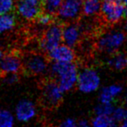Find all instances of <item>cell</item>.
<instances>
[{"mask_svg": "<svg viewBox=\"0 0 127 127\" xmlns=\"http://www.w3.org/2000/svg\"><path fill=\"white\" fill-rule=\"evenodd\" d=\"M50 72L64 93L72 90L77 84L79 72L77 66L73 62H53L50 67Z\"/></svg>", "mask_w": 127, "mask_h": 127, "instance_id": "6da1fadb", "label": "cell"}, {"mask_svg": "<svg viewBox=\"0 0 127 127\" xmlns=\"http://www.w3.org/2000/svg\"><path fill=\"white\" fill-rule=\"evenodd\" d=\"M126 39V32L119 30H113L107 32L100 36L96 42V46L102 52L113 54L123 46Z\"/></svg>", "mask_w": 127, "mask_h": 127, "instance_id": "7a4b0ae2", "label": "cell"}, {"mask_svg": "<svg viewBox=\"0 0 127 127\" xmlns=\"http://www.w3.org/2000/svg\"><path fill=\"white\" fill-rule=\"evenodd\" d=\"M63 42V26L61 23H52L45 30L39 41V48L48 52Z\"/></svg>", "mask_w": 127, "mask_h": 127, "instance_id": "3957f363", "label": "cell"}, {"mask_svg": "<svg viewBox=\"0 0 127 127\" xmlns=\"http://www.w3.org/2000/svg\"><path fill=\"white\" fill-rule=\"evenodd\" d=\"M101 85V77L95 69L87 68L83 69L78 74V89L84 93H90L96 91Z\"/></svg>", "mask_w": 127, "mask_h": 127, "instance_id": "277c9868", "label": "cell"}, {"mask_svg": "<svg viewBox=\"0 0 127 127\" xmlns=\"http://www.w3.org/2000/svg\"><path fill=\"white\" fill-rule=\"evenodd\" d=\"M64 92L56 81H48L43 85L42 101L46 106L55 108L61 103Z\"/></svg>", "mask_w": 127, "mask_h": 127, "instance_id": "5b68a950", "label": "cell"}, {"mask_svg": "<svg viewBox=\"0 0 127 127\" xmlns=\"http://www.w3.org/2000/svg\"><path fill=\"white\" fill-rule=\"evenodd\" d=\"M101 12L109 23H117L125 17V5L118 0H102Z\"/></svg>", "mask_w": 127, "mask_h": 127, "instance_id": "8992f818", "label": "cell"}, {"mask_svg": "<svg viewBox=\"0 0 127 127\" xmlns=\"http://www.w3.org/2000/svg\"><path fill=\"white\" fill-rule=\"evenodd\" d=\"M48 68V61L41 54H29L26 56L23 61V69L30 75H42Z\"/></svg>", "mask_w": 127, "mask_h": 127, "instance_id": "52a82bcc", "label": "cell"}, {"mask_svg": "<svg viewBox=\"0 0 127 127\" xmlns=\"http://www.w3.org/2000/svg\"><path fill=\"white\" fill-rule=\"evenodd\" d=\"M83 0H63L57 13L59 19L62 22H72L80 17L82 13Z\"/></svg>", "mask_w": 127, "mask_h": 127, "instance_id": "ba28073f", "label": "cell"}, {"mask_svg": "<svg viewBox=\"0 0 127 127\" xmlns=\"http://www.w3.org/2000/svg\"><path fill=\"white\" fill-rule=\"evenodd\" d=\"M19 15L26 20H34L43 11L40 0H19L16 5Z\"/></svg>", "mask_w": 127, "mask_h": 127, "instance_id": "9c48e42d", "label": "cell"}, {"mask_svg": "<svg viewBox=\"0 0 127 127\" xmlns=\"http://www.w3.org/2000/svg\"><path fill=\"white\" fill-rule=\"evenodd\" d=\"M49 59L53 62L72 63L76 59L72 48L66 44H60L48 52Z\"/></svg>", "mask_w": 127, "mask_h": 127, "instance_id": "30bf717a", "label": "cell"}, {"mask_svg": "<svg viewBox=\"0 0 127 127\" xmlns=\"http://www.w3.org/2000/svg\"><path fill=\"white\" fill-rule=\"evenodd\" d=\"M36 107L30 100H22L15 108L16 119L20 122H28L36 115Z\"/></svg>", "mask_w": 127, "mask_h": 127, "instance_id": "8fae6325", "label": "cell"}, {"mask_svg": "<svg viewBox=\"0 0 127 127\" xmlns=\"http://www.w3.org/2000/svg\"><path fill=\"white\" fill-rule=\"evenodd\" d=\"M81 29L76 23H69L63 27V42L71 48L78 44L81 38Z\"/></svg>", "mask_w": 127, "mask_h": 127, "instance_id": "7c38bea8", "label": "cell"}, {"mask_svg": "<svg viewBox=\"0 0 127 127\" xmlns=\"http://www.w3.org/2000/svg\"><path fill=\"white\" fill-rule=\"evenodd\" d=\"M22 68L23 63L16 55L4 56V57L0 61V73L2 74L19 73Z\"/></svg>", "mask_w": 127, "mask_h": 127, "instance_id": "4fadbf2b", "label": "cell"}, {"mask_svg": "<svg viewBox=\"0 0 127 127\" xmlns=\"http://www.w3.org/2000/svg\"><path fill=\"white\" fill-rule=\"evenodd\" d=\"M123 91L122 86L120 85H111L104 87L100 93L99 101L103 103H110L122 94Z\"/></svg>", "mask_w": 127, "mask_h": 127, "instance_id": "5bb4252c", "label": "cell"}, {"mask_svg": "<svg viewBox=\"0 0 127 127\" xmlns=\"http://www.w3.org/2000/svg\"><path fill=\"white\" fill-rule=\"evenodd\" d=\"M107 64L111 68L122 71L127 68V56L123 53L115 52L108 60Z\"/></svg>", "mask_w": 127, "mask_h": 127, "instance_id": "9a60e30c", "label": "cell"}, {"mask_svg": "<svg viewBox=\"0 0 127 127\" xmlns=\"http://www.w3.org/2000/svg\"><path fill=\"white\" fill-rule=\"evenodd\" d=\"M102 0H83L82 13L86 16H93L101 12Z\"/></svg>", "mask_w": 127, "mask_h": 127, "instance_id": "2e32d148", "label": "cell"}, {"mask_svg": "<svg viewBox=\"0 0 127 127\" xmlns=\"http://www.w3.org/2000/svg\"><path fill=\"white\" fill-rule=\"evenodd\" d=\"M90 124L94 127H113L118 125L112 116L107 115H95Z\"/></svg>", "mask_w": 127, "mask_h": 127, "instance_id": "e0dca14e", "label": "cell"}, {"mask_svg": "<svg viewBox=\"0 0 127 127\" xmlns=\"http://www.w3.org/2000/svg\"><path fill=\"white\" fill-rule=\"evenodd\" d=\"M16 24L15 15L11 13L0 15V35L11 31Z\"/></svg>", "mask_w": 127, "mask_h": 127, "instance_id": "ac0fdd59", "label": "cell"}, {"mask_svg": "<svg viewBox=\"0 0 127 127\" xmlns=\"http://www.w3.org/2000/svg\"><path fill=\"white\" fill-rule=\"evenodd\" d=\"M62 2L63 0H44L42 2L43 11L52 15H57Z\"/></svg>", "mask_w": 127, "mask_h": 127, "instance_id": "d6986e66", "label": "cell"}, {"mask_svg": "<svg viewBox=\"0 0 127 127\" xmlns=\"http://www.w3.org/2000/svg\"><path fill=\"white\" fill-rule=\"evenodd\" d=\"M115 109L114 105L112 102L110 103H103L100 102L99 104L95 107L94 113L95 115H107L112 116V113Z\"/></svg>", "mask_w": 127, "mask_h": 127, "instance_id": "ffe728a7", "label": "cell"}, {"mask_svg": "<svg viewBox=\"0 0 127 127\" xmlns=\"http://www.w3.org/2000/svg\"><path fill=\"white\" fill-rule=\"evenodd\" d=\"M15 125V118L8 110L0 109V127H11Z\"/></svg>", "mask_w": 127, "mask_h": 127, "instance_id": "44dd1931", "label": "cell"}, {"mask_svg": "<svg viewBox=\"0 0 127 127\" xmlns=\"http://www.w3.org/2000/svg\"><path fill=\"white\" fill-rule=\"evenodd\" d=\"M113 119L118 122V124L121 123L127 118V109L123 106H117L112 113Z\"/></svg>", "mask_w": 127, "mask_h": 127, "instance_id": "7402d4cb", "label": "cell"}, {"mask_svg": "<svg viewBox=\"0 0 127 127\" xmlns=\"http://www.w3.org/2000/svg\"><path fill=\"white\" fill-rule=\"evenodd\" d=\"M15 0H0V15L11 13L15 10Z\"/></svg>", "mask_w": 127, "mask_h": 127, "instance_id": "603a6c76", "label": "cell"}, {"mask_svg": "<svg viewBox=\"0 0 127 127\" xmlns=\"http://www.w3.org/2000/svg\"><path fill=\"white\" fill-rule=\"evenodd\" d=\"M38 24L42 26H49L54 20V15L49 14L48 12L42 11L40 14L38 15V17L35 19Z\"/></svg>", "mask_w": 127, "mask_h": 127, "instance_id": "cb8c5ba5", "label": "cell"}, {"mask_svg": "<svg viewBox=\"0 0 127 127\" xmlns=\"http://www.w3.org/2000/svg\"><path fill=\"white\" fill-rule=\"evenodd\" d=\"M60 126L62 127H76L77 126V121L74 118H68L64 120L61 124H60Z\"/></svg>", "mask_w": 127, "mask_h": 127, "instance_id": "d4e9b609", "label": "cell"}, {"mask_svg": "<svg viewBox=\"0 0 127 127\" xmlns=\"http://www.w3.org/2000/svg\"><path fill=\"white\" fill-rule=\"evenodd\" d=\"M19 81L18 73H11V74H6L5 78V82L8 85H13Z\"/></svg>", "mask_w": 127, "mask_h": 127, "instance_id": "484cf974", "label": "cell"}, {"mask_svg": "<svg viewBox=\"0 0 127 127\" xmlns=\"http://www.w3.org/2000/svg\"><path fill=\"white\" fill-rule=\"evenodd\" d=\"M91 124L89 123V122L87 119H81L77 121V126H81V127H87L90 126Z\"/></svg>", "mask_w": 127, "mask_h": 127, "instance_id": "4316f807", "label": "cell"}, {"mask_svg": "<svg viewBox=\"0 0 127 127\" xmlns=\"http://www.w3.org/2000/svg\"><path fill=\"white\" fill-rule=\"evenodd\" d=\"M4 52H3V50H2V48H1V46H0V61L4 57Z\"/></svg>", "mask_w": 127, "mask_h": 127, "instance_id": "83f0119b", "label": "cell"}, {"mask_svg": "<svg viewBox=\"0 0 127 127\" xmlns=\"http://www.w3.org/2000/svg\"><path fill=\"white\" fill-rule=\"evenodd\" d=\"M121 125H122V126H124V127H127V118L125 119L124 121H123V122L121 123Z\"/></svg>", "mask_w": 127, "mask_h": 127, "instance_id": "f1b7e54d", "label": "cell"}, {"mask_svg": "<svg viewBox=\"0 0 127 127\" xmlns=\"http://www.w3.org/2000/svg\"><path fill=\"white\" fill-rule=\"evenodd\" d=\"M124 31H125V32H126V34L127 35V19L126 20L125 25H124Z\"/></svg>", "mask_w": 127, "mask_h": 127, "instance_id": "f546056e", "label": "cell"}, {"mask_svg": "<svg viewBox=\"0 0 127 127\" xmlns=\"http://www.w3.org/2000/svg\"><path fill=\"white\" fill-rule=\"evenodd\" d=\"M118 1L120 2L121 3H122V4H124V5L127 4V0H118Z\"/></svg>", "mask_w": 127, "mask_h": 127, "instance_id": "4dcf8cb0", "label": "cell"}, {"mask_svg": "<svg viewBox=\"0 0 127 127\" xmlns=\"http://www.w3.org/2000/svg\"><path fill=\"white\" fill-rule=\"evenodd\" d=\"M125 17L127 18V4L125 5Z\"/></svg>", "mask_w": 127, "mask_h": 127, "instance_id": "1f68e13d", "label": "cell"}]
</instances>
